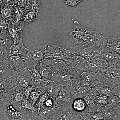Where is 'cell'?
<instances>
[{
    "instance_id": "cell-23",
    "label": "cell",
    "mask_w": 120,
    "mask_h": 120,
    "mask_svg": "<svg viewBox=\"0 0 120 120\" xmlns=\"http://www.w3.org/2000/svg\"><path fill=\"white\" fill-rule=\"evenodd\" d=\"M95 90L100 95H103L107 97H109L115 95L113 90L110 86L102 84H98L95 87Z\"/></svg>"
},
{
    "instance_id": "cell-19",
    "label": "cell",
    "mask_w": 120,
    "mask_h": 120,
    "mask_svg": "<svg viewBox=\"0 0 120 120\" xmlns=\"http://www.w3.org/2000/svg\"><path fill=\"white\" fill-rule=\"evenodd\" d=\"M24 68L22 71H20L19 72H16L18 75L16 76V78L15 79V83L20 87L23 88H27L30 86V80L27 76L24 75Z\"/></svg>"
},
{
    "instance_id": "cell-21",
    "label": "cell",
    "mask_w": 120,
    "mask_h": 120,
    "mask_svg": "<svg viewBox=\"0 0 120 120\" xmlns=\"http://www.w3.org/2000/svg\"><path fill=\"white\" fill-rule=\"evenodd\" d=\"M90 89L88 87L77 83L73 90L71 92L73 99L79 98H83Z\"/></svg>"
},
{
    "instance_id": "cell-29",
    "label": "cell",
    "mask_w": 120,
    "mask_h": 120,
    "mask_svg": "<svg viewBox=\"0 0 120 120\" xmlns=\"http://www.w3.org/2000/svg\"><path fill=\"white\" fill-rule=\"evenodd\" d=\"M46 91L45 90H43L42 91H38L37 90H33L30 94L28 100L30 103L34 106L35 103L38 101L39 97L41 95L45 94Z\"/></svg>"
},
{
    "instance_id": "cell-37",
    "label": "cell",
    "mask_w": 120,
    "mask_h": 120,
    "mask_svg": "<svg viewBox=\"0 0 120 120\" xmlns=\"http://www.w3.org/2000/svg\"><path fill=\"white\" fill-rule=\"evenodd\" d=\"M65 4L71 7L77 6L80 2L84 0H63Z\"/></svg>"
},
{
    "instance_id": "cell-6",
    "label": "cell",
    "mask_w": 120,
    "mask_h": 120,
    "mask_svg": "<svg viewBox=\"0 0 120 120\" xmlns=\"http://www.w3.org/2000/svg\"><path fill=\"white\" fill-rule=\"evenodd\" d=\"M77 112L72 109V103L58 107L55 110L50 120H76Z\"/></svg>"
},
{
    "instance_id": "cell-24",
    "label": "cell",
    "mask_w": 120,
    "mask_h": 120,
    "mask_svg": "<svg viewBox=\"0 0 120 120\" xmlns=\"http://www.w3.org/2000/svg\"><path fill=\"white\" fill-rule=\"evenodd\" d=\"M72 107L73 110L76 112H83L88 108L86 101L81 98L74 99L72 103Z\"/></svg>"
},
{
    "instance_id": "cell-12",
    "label": "cell",
    "mask_w": 120,
    "mask_h": 120,
    "mask_svg": "<svg viewBox=\"0 0 120 120\" xmlns=\"http://www.w3.org/2000/svg\"><path fill=\"white\" fill-rule=\"evenodd\" d=\"M97 80V73L87 71H82L77 83L91 88L93 84Z\"/></svg>"
},
{
    "instance_id": "cell-41",
    "label": "cell",
    "mask_w": 120,
    "mask_h": 120,
    "mask_svg": "<svg viewBox=\"0 0 120 120\" xmlns=\"http://www.w3.org/2000/svg\"><path fill=\"white\" fill-rule=\"evenodd\" d=\"M37 87H35L34 86H29L27 88H26L25 91L24 92V95L26 97V99H28L29 96L31 92H32L33 90H34L35 88Z\"/></svg>"
},
{
    "instance_id": "cell-13",
    "label": "cell",
    "mask_w": 120,
    "mask_h": 120,
    "mask_svg": "<svg viewBox=\"0 0 120 120\" xmlns=\"http://www.w3.org/2000/svg\"><path fill=\"white\" fill-rule=\"evenodd\" d=\"M41 13L32 9L25 11L23 17L18 26L24 27L27 24L38 19Z\"/></svg>"
},
{
    "instance_id": "cell-7",
    "label": "cell",
    "mask_w": 120,
    "mask_h": 120,
    "mask_svg": "<svg viewBox=\"0 0 120 120\" xmlns=\"http://www.w3.org/2000/svg\"><path fill=\"white\" fill-rule=\"evenodd\" d=\"M45 59L63 60L68 49L60 46L53 44H44Z\"/></svg>"
},
{
    "instance_id": "cell-26",
    "label": "cell",
    "mask_w": 120,
    "mask_h": 120,
    "mask_svg": "<svg viewBox=\"0 0 120 120\" xmlns=\"http://www.w3.org/2000/svg\"><path fill=\"white\" fill-rule=\"evenodd\" d=\"M57 108H47L43 107L39 110V118L44 120H49L51 118L53 114Z\"/></svg>"
},
{
    "instance_id": "cell-20",
    "label": "cell",
    "mask_w": 120,
    "mask_h": 120,
    "mask_svg": "<svg viewBox=\"0 0 120 120\" xmlns=\"http://www.w3.org/2000/svg\"><path fill=\"white\" fill-rule=\"evenodd\" d=\"M62 86L60 84L52 81L47 86L42 87L46 92H47L50 97H52L54 99L56 98Z\"/></svg>"
},
{
    "instance_id": "cell-30",
    "label": "cell",
    "mask_w": 120,
    "mask_h": 120,
    "mask_svg": "<svg viewBox=\"0 0 120 120\" xmlns=\"http://www.w3.org/2000/svg\"><path fill=\"white\" fill-rule=\"evenodd\" d=\"M108 97L98 95L95 98V103L98 109L102 107H106L108 105Z\"/></svg>"
},
{
    "instance_id": "cell-5",
    "label": "cell",
    "mask_w": 120,
    "mask_h": 120,
    "mask_svg": "<svg viewBox=\"0 0 120 120\" xmlns=\"http://www.w3.org/2000/svg\"><path fill=\"white\" fill-rule=\"evenodd\" d=\"M86 59L77 55L71 50L68 49L63 60L68 68L84 71L87 61Z\"/></svg>"
},
{
    "instance_id": "cell-31",
    "label": "cell",
    "mask_w": 120,
    "mask_h": 120,
    "mask_svg": "<svg viewBox=\"0 0 120 120\" xmlns=\"http://www.w3.org/2000/svg\"><path fill=\"white\" fill-rule=\"evenodd\" d=\"M49 95L47 92H46L45 94L41 95L39 97L38 101L34 105V106L37 109L39 110L41 108L44 107V104L45 101L49 98Z\"/></svg>"
},
{
    "instance_id": "cell-4",
    "label": "cell",
    "mask_w": 120,
    "mask_h": 120,
    "mask_svg": "<svg viewBox=\"0 0 120 120\" xmlns=\"http://www.w3.org/2000/svg\"><path fill=\"white\" fill-rule=\"evenodd\" d=\"M103 47L91 45H79L70 48L75 53L86 60L99 56Z\"/></svg>"
},
{
    "instance_id": "cell-34",
    "label": "cell",
    "mask_w": 120,
    "mask_h": 120,
    "mask_svg": "<svg viewBox=\"0 0 120 120\" xmlns=\"http://www.w3.org/2000/svg\"><path fill=\"white\" fill-rule=\"evenodd\" d=\"M13 24L12 22L4 19L0 15V30H8Z\"/></svg>"
},
{
    "instance_id": "cell-17",
    "label": "cell",
    "mask_w": 120,
    "mask_h": 120,
    "mask_svg": "<svg viewBox=\"0 0 120 120\" xmlns=\"http://www.w3.org/2000/svg\"><path fill=\"white\" fill-rule=\"evenodd\" d=\"M14 6L13 5L8 4H4L1 9L0 15L4 19L13 23Z\"/></svg>"
},
{
    "instance_id": "cell-48",
    "label": "cell",
    "mask_w": 120,
    "mask_h": 120,
    "mask_svg": "<svg viewBox=\"0 0 120 120\" xmlns=\"http://www.w3.org/2000/svg\"><path fill=\"white\" fill-rule=\"evenodd\" d=\"M94 1L98 0H94Z\"/></svg>"
},
{
    "instance_id": "cell-47",
    "label": "cell",
    "mask_w": 120,
    "mask_h": 120,
    "mask_svg": "<svg viewBox=\"0 0 120 120\" xmlns=\"http://www.w3.org/2000/svg\"><path fill=\"white\" fill-rule=\"evenodd\" d=\"M13 0H11V1H12H12H13Z\"/></svg>"
},
{
    "instance_id": "cell-28",
    "label": "cell",
    "mask_w": 120,
    "mask_h": 120,
    "mask_svg": "<svg viewBox=\"0 0 120 120\" xmlns=\"http://www.w3.org/2000/svg\"><path fill=\"white\" fill-rule=\"evenodd\" d=\"M11 4L22 8L25 11L31 9V4L30 0H13Z\"/></svg>"
},
{
    "instance_id": "cell-45",
    "label": "cell",
    "mask_w": 120,
    "mask_h": 120,
    "mask_svg": "<svg viewBox=\"0 0 120 120\" xmlns=\"http://www.w3.org/2000/svg\"><path fill=\"white\" fill-rule=\"evenodd\" d=\"M33 120H44V119H41L39 118V119H34Z\"/></svg>"
},
{
    "instance_id": "cell-46",
    "label": "cell",
    "mask_w": 120,
    "mask_h": 120,
    "mask_svg": "<svg viewBox=\"0 0 120 120\" xmlns=\"http://www.w3.org/2000/svg\"><path fill=\"white\" fill-rule=\"evenodd\" d=\"M22 120H33V119H26Z\"/></svg>"
},
{
    "instance_id": "cell-27",
    "label": "cell",
    "mask_w": 120,
    "mask_h": 120,
    "mask_svg": "<svg viewBox=\"0 0 120 120\" xmlns=\"http://www.w3.org/2000/svg\"><path fill=\"white\" fill-rule=\"evenodd\" d=\"M13 6L14 8L13 23L18 26L23 17L25 11L17 6Z\"/></svg>"
},
{
    "instance_id": "cell-43",
    "label": "cell",
    "mask_w": 120,
    "mask_h": 120,
    "mask_svg": "<svg viewBox=\"0 0 120 120\" xmlns=\"http://www.w3.org/2000/svg\"><path fill=\"white\" fill-rule=\"evenodd\" d=\"M8 86V82L5 80L0 79V90H4Z\"/></svg>"
},
{
    "instance_id": "cell-40",
    "label": "cell",
    "mask_w": 120,
    "mask_h": 120,
    "mask_svg": "<svg viewBox=\"0 0 120 120\" xmlns=\"http://www.w3.org/2000/svg\"><path fill=\"white\" fill-rule=\"evenodd\" d=\"M0 39L6 40H12L8 30L2 31L0 30Z\"/></svg>"
},
{
    "instance_id": "cell-1",
    "label": "cell",
    "mask_w": 120,
    "mask_h": 120,
    "mask_svg": "<svg viewBox=\"0 0 120 120\" xmlns=\"http://www.w3.org/2000/svg\"><path fill=\"white\" fill-rule=\"evenodd\" d=\"M68 31L69 40L73 46L91 45L106 47L109 37L85 27L77 21H74Z\"/></svg>"
},
{
    "instance_id": "cell-25",
    "label": "cell",
    "mask_w": 120,
    "mask_h": 120,
    "mask_svg": "<svg viewBox=\"0 0 120 120\" xmlns=\"http://www.w3.org/2000/svg\"><path fill=\"white\" fill-rule=\"evenodd\" d=\"M13 42L12 40L0 39V52L10 55V51Z\"/></svg>"
},
{
    "instance_id": "cell-33",
    "label": "cell",
    "mask_w": 120,
    "mask_h": 120,
    "mask_svg": "<svg viewBox=\"0 0 120 120\" xmlns=\"http://www.w3.org/2000/svg\"><path fill=\"white\" fill-rule=\"evenodd\" d=\"M21 107L24 110L33 112L37 110V109L34 106L30 103L28 99H24L22 101Z\"/></svg>"
},
{
    "instance_id": "cell-10",
    "label": "cell",
    "mask_w": 120,
    "mask_h": 120,
    "mask_svg": "<svg viewBox=\"0 0 120 120\" xmlns=\"http://www.w3.org/2000/svg\"><path fill=\"white\" fill-rule=\"evenodd\" d=\"M41 62L51 69L52 73H60L68 68L66 63L62 60L45 58Z\"/></svg>"
},
{
    "instance_id": "cell-16",
    "label": "cell",
    "mask_w": 120,
    "mask_h": 120,
    "mask_svg": "<svg viewBox=\"0 0 120 120\" xmlns=\"http://www.w3.org/2000/svg\"><path fill=\"white\" fill-rule=\"evenodd\" d=\"M28 49L25 47L23 45L22 38L16 44L12 46L10 51V54L20 56L23 59L25 58L27 53Z\"/></svg>"
},
{
    "instance_id": "cell-8",
    "label": "cell",
    "mask_w": 120,
    "mask_h": 120,
    "mask_svg": "<svg viewBox=\"0 0 120 120\" xmlns=\"http://www.w3.org/2000/svg\"><path fill=\"white\" fill-rule=\"evenodd\" d=\"M108 62L99 56L87 60L84 71L98 73L105 71L109 67Z\"/></svg>"
},
{
    "instance_id": "cell-35",
    "label": "cell",
    "mask_w": 120,
    "mask_h": 120,
    "mask_svg": "<svg viewBox=\"0 0 120 120\" xmlns=\"http://www.w3.org/2000/svg\"><path fill=\"white\" fill-rule=\"evenodd\" d=\"M30 1L31 4V9L41 12V6L40 0H30Z\"/></svg>"
},
{
    "instance_id": "cell-36",
    "label": "cell",
    "mask_w": 120,
    "mask_h": 120,
    "mask_svg": "<svg viewBox=\"0 0 120 120\" xmlns=\"http://www.w3.org/2000/svg\"><path fill=\"white\" fill-rule=\"evenodd\" d=\"M91 120H105L104 116L98 109L91 113Z\"/></svg>"
},
{
    "instance_id": "cell-44",
    "label": "cell",
    "mask_w": 120,
    "mask_h": 120,
    "mask_svg": "<svg viewBox=\"0 0 120 120\" xmlns=\"http://www.w3.org/2000/svg\"><path fill=\"white\" fill-rule=\"evenodd\" d=\"M4 4H9V2L11 1V0H2Z\"/></svg>"
},
{
    "instance_id": "cell-14",
    "label": "cell",
    "mask_w": 120,
    "mask_h": 120,
    "mask_svg": "<svg viewBox=\"0 0 120 120\" xmlns=\"http://www.w3.org/2000/svg\"><path fill=\"white\" fill-rule=\"evenodd\" d=\"M24 27V26H17L13 23L8 28L9 34L13 41V44L19 43L22 38V34Z\"/></svg>"
},
{
    "instance_id": "cell-38",
    "label": "cell",
    "mask_w": 120,
    "mask_h": 120,
    "mask_svg": "<svg viewBox=\"0 0 120 120\" xmlns=\"http://www.w3.org/2000/svg\"><path fill=\"white\" fill-rule=\"evenodd\" d=\"M44 107L47 108H56L54 106V102L53 99L51 97L47 99L44 103Z\"/></svg>"
},
{
    "instance_id": "cell-2",
    "label": "cell",
    "mask_w": 120,
    "mask_h": 120,
    "mask_svg": "<svg viewBox=\"0 0 120 120\" xmlns=\"http://www.w3.org/2000/svg\"><path fill=\"white\" fill-rule=\"evenodd\" d=\"M82 71L68 68L59 73H52L51 80L62 86L68 88L71 92L79 82Z\"/></svg>"
},
{
    "instance_id": "cell-9",
    "label": "cell",
    "mask_w": 120,
    "mask_h": 120,
    "mask_svg": "<svg viewBox=\"0 0 120 120\" xmlns=\"http://www.w3.org/2000/svg\"><path fill=\"white\" fill-rule=\"evenodd\" d=\"M74 100L71 93L68 88L65 86L62 88L54 99V106L57 108L61 106L72 103Z\"/></svg>"
},
{
    "instance_id": "cell-15",
    "label": "cell",
    "mask_w": 120,
    "mask_h": 120,
    "mask_svg": "<svg viewBox=\"0 0 120 120\" xmlns=\"http://www.w3.org/2000/svg\"><path fill=\"white\" fill-rule=\"evenodd\" d=\"M8 62L10 67L14 69H23L26 68V63L20 56L10 54L8 57Z\"/></svg>"
},
{
    "instance_id": "cell-18",
    "label": "cell",
    "mask_w": 120,
    "mask_h": 120,
    "mask_svg": "<svg viewBox=\"0 0 120 120\" xmlns=\"http://www.w3.org/2000/svg\"><path fill=\"white\" fill-rule=\"evenodd\" d=\"M36 69L41 76L42 79L48 82H52L51 77L52 72L51 69L41 62L36 67Z\"/></svg>"
},
{
    "instance_id": "cell-42",
    "label": "cell",
    "mask_w": 120,
    "mask_h": 120,
    "mask_svg": "<svg viewBox=\"0 0 120 120\" xmlns=\"http://www.w3.org/2000/svg\"><path fill=\"white\" fill-rule=\"evenodd\" d=\"M23 95L20 93H17L14 95V99L16 101L20 102L23 100Z\"/></svg>"
},
{
    "instance_id": "cell-3",
    "label": "cell",
    "mask_w": 120,
    "mask_h": 120,
    "mask_svg": "<svg viewBox=\"0 0 120 120\" xmlns=\"http://www.w3.org/2000/svg\"><path fill=\"white\" fill-rule=\"evenodd\" d=\"M27 53L23 59L28 69L35 68L45 59L44 44L28 47Z\"/></svg>"
},
{
    "instance_id": "cell-11",
    "label": "cell",
    "mask_w": 120,
    "mask_h": 120,
    "mask_svg": "<svg viewBox=\"0 0 120 120\" xmlns=\"http://www.w3.org/2000/svg\"><path fill=\"white\" fill-rule=\"evenodd\" d=\"M99 56L108 62L109 66L120 64V54L107 47L102 49Z\"/></svg>"
},
{
    "instance_id": "cell-39",
    "label": "cell",
    "mask_w": 120,
    "mask_h": 120,
    "mask_svg": "<svg viewBox=\"0 0 120 120\" xmlns=\"http://www.w3.org/2000/svg\"><path fill=\"white\" fill-rule=\"evenodd\" d=\"M31 75H33V77L35 79V80H38L42 79L41 76L38 71L36 68L32 69H28Z\"/></svg>"
},
{
    "instance_id": "cell-32",
    "label": "cell",
    "mask_w": 120,
    "mask_h": 120,
    "mask_svg": "<svg viewBox=\"0 0 120 120\" xmlns=\"http://www.w3.org/2000/svg\"><path fill=\"white\" fill-rule=\"evenodd\" d=\"M91 113L87 109L80 112H77L76 120H91Z\"/></svg>"
},
{
    "instance_id": "cell-22",
    "label": "cell",
    "mask_w": 120,
    "mask_h": 120,
    "mask_svg": "<svg viewBox=\"0 0 120 120\" xmlns=\"http://www.w3.org/2000/svg\"><path fill=\"white\" fill-rule=\"evenodd\" d=\"M120 36L116 38L109 37L106 42V47L109 48L120 54Z\"/></svg>"
}]
</instances>
